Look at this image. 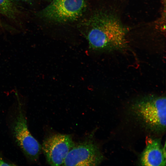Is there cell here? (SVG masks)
Here are the masks:
<instances>
[{
    "mask_svg": "<svg viewBox=\"0 0 166 166\" xmlns=\"http://www.w3.org/2000/svg\"><path fill=\"white\" fill-rule=\"evenodd\" d=\"M17 114L12 126L16 141L26 157L31 161L38 159L42 146L32 136L27 126L26 119L22 105L18 101Z\"/></svg>",
    "mask_w": 166,
    "mask_h": 166,
    "instance_id": "obj_4",
    "label": "cell"
},
{
    "mask_svg": "<svg viewBox=\"0 0 166 166\" xmlns=\"http://www.w3.org/2000/svg\"><path fill=\"white\" fill-rule=\"evenodd\" d=\"M14 164H11L10 163H8L0 158V166H11L15 165Z\"/></svg>",
    "mask_w": 166,
    "mask_h": 166,
    "instance_id": "obj_9",
    "label": "cell"
},
{
    "mask_svg": "<svg viewBox=\"0 0 166 166\" xmlns=\"http://www.w3.org/2000/svg\"><path fill=\"white\" fill-rule=\"evenodd\" d=\"M17 10L10 0H0V14L10 18L16 16Z\"/></svg>",
    "mask_w": 166,
    "mask_h": 166,
    "instance_id": "obj_8",
    "label": "cell"
},
{
    "mask_svg": "<svg viewBox=\"0 0 166 166\" xmlns=\"http://www.w3.org/2000/svg\"><path fill=\"white\" fill-rule=\"evenodd\" d=\"M82 26L90 48L93 50L119 49L125 45L124 28L118 21L104 14L93 15Z\"/></svg>",
    "mask_w": 166,
    "mask_h": 166,
    "instance_id": "obj_1",
    "label": "cell"
},
{
    "mask_svg": "<svg viewBox=\"0 0 166 166\" xmlns=\"http://www.w3.org/2000/svg\"><path fill=\"white\" fill-rule=\"evenodd\" d=\"M74 145L70 135L55 134L45 139L42 148L49 164L60 166L63 165L68 154Z\"/></svg>",
    "mask_w": 166,
    "mask_h": 166,
    "instance_id": "obj_5",
    "label": "cell"
},
{
    "mask_svg": "<svg viewBox=\"0 0 166 166\" xmlns=\"http://www.w3.org/2000/svg\"><path fill=\"white\" fill-rule=\"evenodd\" d=\"M86 6V0H53L38 14L55 22H68L80 18Z\"/></svg>",
    "mask_w": 166,
    "mask_h": 166,
    "instance_id": "obj_3",
    "label": "cell"
},
{
    "mask_svg": "<svg viewBox=\"0 0 166 166\" xmlns=\"http://www.w3.org/2000/svg\"><path fill=\"white\" fill-rule=\"evenodd\" d=\"M103 156L97 145L88 141L74 146L68 154L63 165L97 166Z\"/></svg>",
    "mask_w": 166,
    "mask_h": 166,
    "instance_id": "obj_6",
    "label": "cell"
},
{
    "mask_svg": "<svg viewBox=\"0 0 166 166\" xmlns=\"http://www.w3.org/2000/svg\"><path fill=\"white\" fill-rule=\"evenodd\" d=\"M166 99L164 96H148L137 101L131 107L135 117L147 129L161 133L166 128Z\"/></svg>",
    "mask_w": 166,
    "mask_h": 166,
    "instance_id": "obj_2",
    "label": "cell"
},
{
    "mask_svg": "<svg viewBox=\"0 0 166 166\" xmlns=\"http://www.w3.org/2000/svg\"><path fill=\"white\" fill-rule=\"evenodd\" d=\"M146 146L141 154V165L165 166L166 163L165 144L163 146L159 139L149 138L146 140Z\"/></svg>",
    "mask_w": 166,
    "mask_h": 166,
    "instance_id": "obj_7",
    "label": "cell"
},
{
    "mask_svg": "<svg viewBox=\"0 0 166 166\" xmlns=\"http://www.w3.org/2000/svg\"><path fill=\"white\" fill-rule=\"evenodd\" d=\"M11 1H28L29 0H10Z\"/></svg>",
    "mask_w": 166,
    "mask_h": 166,
    "instance_id": "obj_10",
    "label": "cell"
}]
</instances>
